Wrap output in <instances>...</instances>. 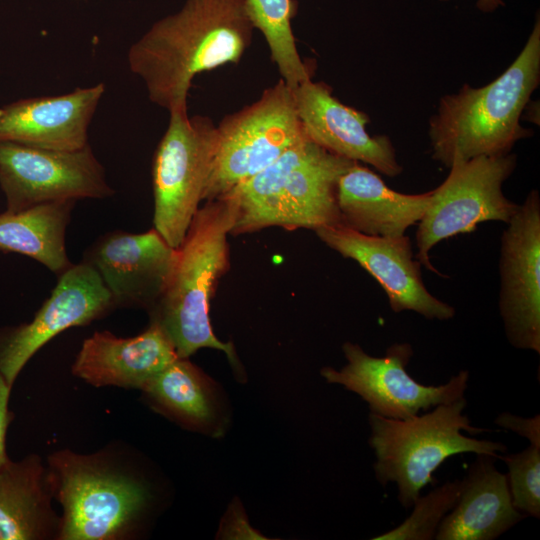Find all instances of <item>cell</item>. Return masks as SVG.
<instances>
[{"label":"cell","instance_id":"11","mask_svg":"<svg viewBox=\"0 0 540 540\" xmlns=\"http://www.w3.org/2000/svg\"><path fill=\"white\" fill-rule=\"evenodd\" d=\"M0 187L11 212L49 202L105 199L115 193L89 144L57 151L0 141Z\"/></svg>","mask_w":540,"mask_h":540},{"label":"cell","instance_id":"21","mask_svg":"<svg viewBox=\"0 0 540 540\" xmlns=\"http://www.w3.org/2000/svg\"><path fill=\"white\" fill-rule=\"evenodd\" d=\"M140 389L157 408L189 428L212 436L223 432L217 387L188 358H177Z\"/></svg>","mask_w":540,"mask_h":540},{"label":"cell","instance_id":"22","mask_svg":"<svg viewBox=\"0 0 540 540\" xmlns=\"http://www.w3.org/2000/svg\"><path fill=\"white\" fill-rule=\"evenodd\" d=\"M75 204L49 202L0 213V250L30 257L59 276L72 265L65 237Z\"/></svg>","mask_w":540,"mask_h":540},{"label":"cell","instance_id":"15","mask_svg":"<svg viewBox=\"0 0 540 540\" xmlns=\"http://www.w3.org/2000/svg\"><path fill=\"white\" fill-rule=\"evenodd\" d=\"M177 257L155 229L143 233L111 231L85 253L83 261L99 274L117 307L150 311L160 299Z\"/></svg>","mask_w":540,"mask_h":540},{"label":"cell","instance_id":"29","mask_svg":"<svg viewBox=\"0 0 540 540\" xmlns=\"http://www.w3.org/2000/svg\"><path fill=\"white\" fill-rule=\"evenodd\" d=\"M12 386H10L0 373V468L7 464L10 459L6 453V432L12 420V414L8 410V401Z\"/></svg>","mask_w":540,"mask_h":540},{"label":"cell","instance_id":"10","mask_svg":"<svg viewBox=\"0 0 540 540\" xmlns=\"http://www.w3.org/2000/svg\"><path fill=\"white\" fill-rule=\"evenodd\" d=\"M347 364L337 370L324 367L320 373L330 384L342 385L359 395L369 406L370 413L405 420L440 404L464 397L469 373L461 370L439 386L417 382L407 372L413 349L409 343L390 345L384 356L367 354L351 342L342 345Z\"/></svg>","mask_w":540,"mask_h":540},{"label":"cell","instance_id":"27","mask_svg":"<svg viewBox=\"0 0 540 540\" xmlns=\"http://www.w3.org/2000/svg\"><path fill=\"white\" fill-rule=\"evenodd\" d=\"M218 535L227 539H265L248 523L240 504H232L221 522Z\"/></svg>","mask_w":540,"mask_h":540},{"label":"cell","instance_id":"30","mask_svg":"<svg viewBox=\"0 0 540 540\" xmlns=\"http://www.w3.org/2000/svg\"><path fill=\"white\" fill-rule=\"evenodd\" d=\"M449 1V0H439ZM477 8L485 13H491L504 6L503 0H475Z\"/></svg>","mask_w":540,"mask_h":540},{"label":"cell","instance_id":"24","mask_svg":"<svg viewBox=\"0 0 540 540\" xmlns=\"http://www.w3.org/2000/svg\"><path fill=\"white\" fill-rule=\"evenodd\" d=\"M248 6L253 25L264 36L281 79L292 90L311 79L310 69L298 53L292 32L294 0H248Z\"/></svg>","mask_w":540,"mask_h":540},{"label":"cell","instance_id":"16","mask_svg":"<svg viewBox=\"0 0 540 540\" xmlns=\"http://www.w3.org/2000/svg\"><path fill=\"white\" fill-rule=\"evenodd\" d=\"M292 91L302 129L315 144L340 157L369 164L388 177L402 173L389 137L368 133V115L341 103L326 84L311 79Z\"/></svg>","mask_w":540,"mask_h":540},{"label":"cell","instance_id":"18","mask_svg":"<svg viewBox=\"0 0 540 540\" xmlns=\"http://www.w3.org/2000/svg\"><path fill=\"white\" fill-rule=\"evenodd\" d=\"M178 357L162 328L150 321L141 334L120 338L109 331L85 339L72 366L75 376L94 386L141 388Z\"/></svg>","mask_w":540,"mask_h":540},{"label":"cell","instance_id":"28","mask_svg":"<svg viewBox=\"0 0 540 540\" xmlns=\"http://www.w3.org/2000/svg\"><path fill=\"white\" fill-rule=\"evenodd\" d=\"M496 425L510 430L527 440L531 445L540 447V415L530 418L517 416L508 412L499 414L495 419Z\"/></svg>","mask_w":540,"mask_h":540},{"label":"cell","instance_id":"5","mask_svg":"<svg viewBox=\"0 0 540 540\" xmlns=\"http://www.w3.org/2000/svg\"><path fill=\"white\" fill-rule=\"evenodd\" d=\"M466 405L465 397H461L405 420L369 414L376 479L384 487L396 483L403 507H412L421 489L436 482L433 473L446 459L461 453L500 459L499 453L506 452L502 443L462 434L484 431L472 426L463 413Z\"/></svg>","mask_w":540,"mask_h":540},{"label":"cell","instance_id":"25","mask_svg":"<svg viewBox=\"0 0 540 540\" xmlns=\"http://www.w3.org/2000/svg\"><path fill=\"white\" fill-rule=\"evenodd\" d=\"M462 479L447 481L413 503V511L399 526L372 537L373 540H430L434 539L443 518L457 503Z\"/></svg>","mask_w":540,"mask_h":540},{"label":"cell","instance_id":"2","mask_svg":"<svg viewBox=\"0 0 540 540\" xmlns=\"http://www.w3.org/2000/svg\"><path fill=\"white\" fill-rule=\"evenodd\" d=\"M540 83V17L518 56L492 82L464 84L441 98L429 121L432 158L444 166L478 156L511 152L533 130L522 126L523 111Z\"/></svg>","mask_w":540,"mask_h":540},{"label":"cell","instance_id":"12","mask_svg":"<svg viewBox=\"0 0 540 540\" xmlns=\"http://www.w3.org/2000/svg\"><path fill=\"white\" fill-rule=\"evenodd\" d=\"M51 295L34 318L0 334V373L12 386L31 357L62 331L84 326L115 309L97 271L87 262L72 264L58 276Z\"/></svg>","mask_w":540,"mask_h":540},{"label":"cell","instance_id":"13","mask_svg":"<svg viewBox=\"0 0 540 540\" xmlns=\"http://www.w3.org/2000/svg\"><path fill=\"white\" fill-rule=\"evenodd\" d=\"M499 311L506 337L540 353V198L531 190L501 237Z\"/></svg>","mask_w":540,"mask_h":540},{"label":"cell","instance_id":"1","mask_svg":"<svg viewBox=\"0 0 540 540\" xmlns=\"http://www.w3.org/2000/svg\"><path fill=\"white\" fill-rule=\"evenodd\" d=\"M254 29L248 0H185L131 44L128 66L152 103L169 113L187 110L193 79L238 63Z\"/></svg>","mask_w":540,"mask_h":540},{"label":"cell","instance_id":"17","mask_svg":"<svg viewBox=\"0 0 540 540\" xmlns=\"http://www.w3.org/2000/svg\"><path fill=\"white\" fill-rule=\"evenodd\" d=\"M104 83L71 92L20 99L0 108V141L74 151L88 145V128Z\"/></svg>","mask_w":540,"mask_h":540},{"label":"cell","instance_id":"31","mask_svg":"<svg viewBox=\"0 0 540 540\" xmlns=\"http://www.w3.org/2000/svg\"><path fill=\"white\" fill-rule=\"evenodd\" d=\"M522 116H525L524 119L529 120L535 124H539V102L529 101L526 105Z\"/></svg>","mask_w":540,"mask_h":540},{"label":"cell","instance_id":"4","mask_svg":"<svg viewBox=\"0 0 540 540\" xmlns=\"http://www.w3.org/2000/svg\"><path fill=\"white\" fill-rule=\"evenodd\" d=\"M353 163L318 146L304 133L274 162L226 194L235 204L231 233L271 226L316 231L341 225L337 184Z\"/></svg>","mask_w":540,"mask_h":540},{"label":"cell","instance_id":"3","mask_svg":"<svg viewBox=\"0 0 540 540\" xmlns=\"http://www.w3.org/2000/svg\"><path fill=\"white\" fill-rule=\"evenodd\" d=\"M235 222V204L229 195L206 201L194 215L177 248V257L160 299L149 311L173 344L179 358L201 348L224 352L241 377L232 343L220 341L209 319V304L220 277L229 268L227 236Z\"/></svg>","mask_w":540,"mask_h":540},{"label":"cell","instance_id":"26","mask_svg":"<svg viewBox=\"0 0 540 540\" xmlns=\"http://www.w3.org/2000/svg\"><path fill=\"white\" fill-rule=\"evenodd\" d=\"M508 468L507 480L514 508L540 518V447L529 445L521 452L500 456Z\"/></svg>","mask_w":540,"mask_h":540},{"label":"cell","instance_id":"9","mask_svg":"<svg viewBox=\"0 0 540 540\" xmlns=\"http://www.w3.org/2000/svg\"><path fill=\"white\" fill-rule=\"evenodd\" d=\"M516 163V155L510 152L457 160L450 166L447 178L431 190V201L418 222L414 256L421 265L440 275L429 257L436 244L473 232L483 222H509L519 204L509 200L502 187Z\"/></svg>","mask_w":540,"mask_h":540},{"label":"cell","instance_id":"20","mask_svg":"<svg viewBox=\"0 0 540 540\" xmlns=\"http://www.w3.org/2000/svg\"><path fill=\"white\" fill-rule=\"evenodd\" d=\"M478 454L462 479L460 497L441 521L436 540H493L526 516L512 504L507 475Z\"/></svg>","mask_w":540,"mask_h":540},{"label":"cell","instance_id":"23","mask_svg":"<svg viewBox=\"0 0 540 540\" xmlns=\"http://www.w3.org/2000/svg\"><path fill=\"white\" fill-rule=\"evenodd\" d=\"M48 474L37 457L0 468V540L41 539L52 522Z\"/></svg>","mask_w":540,"mask_h":540},{"label":"cell","instance_id":"14","mask_svg":"<svg viewBox=\"0 0 540 540\" xmlns=\"http://www.w3.org/2000/svg\"><path fill=\"white\" fill-rule=\"evenodd\" d=\"M329 248L356 261L382 287L393 312L413 311L428 320L454 317L451 305L433 296L421 275L412 243L405 234L399 237L370 236L344 225L315 231Z\"/></svg>","mask_w":540,"mask_h":540},{"label":"cell","instance_id":"8","mask_svg":"<svg viewBox=\"0 0 540 540\" xmlns=\"http://www.w3.org/2000/svg\"><path fill=\"white\" fill-rule=\"evenodd\" d=\"M202 201L218 199L259 173L303 135L292 89L280 78L251 105L223 118Z\"/></svg>","mask_w":540,"mask_h":540},{"label":"cell","instance_id":"6","mask_svg":"<svg viewBox=\"0 0 540 540\" xmlns=\"http://www.w3.org/2000/svg\"><path fill=\"white\" fill-rule=\"evenodd\" d=\"M49 467L51 490L63 507L60 539H117L148 504L143 483L94 457L64 450L49 457Z\"/></svg>","mask_w":540,"mask_h":540},{"label":"cell","instance_id":"19","mask_svg":"<svg viewBox=\"0 0 540 540\" xmlns=\"http://www.w3.org/2000/svg\"><path fill=\"white\" fill-rule=\"evenodd\" d=\"M432 191L404 194L389 188L381 177L353 163L339 178L337 204L342 225L365 235L399 237L418 223Z\"/></svg>","mask_w":540,"mask_h":540},{"label":"cell","instance_id":"7","mask_svg":"<svg viewBox=\"0 0 540 540\" xmlns=\"http://www.w3.org/2000/svg\"><path fill=\"white\" fill-rule=\"evenodd\" d=\"M152 163L154 228L173 248L182 243L199 209L218 147V129L207 116L169 113Z\"/></svg>","mask_w":540,"mask_h":540}]
</instances>
